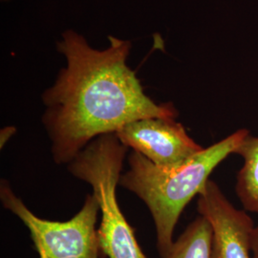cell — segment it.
Returning a JSON list of instances; mask_svg holds the SVG:
<instances>
[{"mask_svg":"<svg viewBox=\"0 0 258 258\" xmlns=\"http://www.w3.org/2000/svg\"><path fill=\"white\" fill-rule=\"evenodd\" d=\"M60 37L55 47L66 66L41 95V120L55 164L68 165L94 139L134 120L177 118L171 102L158 104L148 97L127 64L131 41L109 36L108 47L98 50L74 30Z\"/></svg>","mask_w":258,"mask_h":258,"instance_id":"obj_1","label":"cell"},{"mask_svg":"<svg viewBox=\"0 0 258 258\" xmlns=\"http://www.w3.org/2000/svg\"><path fill=\"white\" fill-rule=\"evenodd\" d=\"M249 134V130L239 129L173 169L158 167L136 151L129 154V169L120 175L119 184L147 205L155 225L161 257L174 243L176 225L185 207L202 191L213 170L235 153Z\"/></svg>","mask_w":258,"mask_h":258,"instance_id":"obj_2","label":"cell"},{"mask_svg":"<svg viewBox=\"0 0 258 258\" xmlns=\"http://www.w3.org/2000/svg\"><path fill=\"white\" fill-rule=\"evenodd\" d=\"M125 147L116 133L99 136L91 141L67 165L72 175L92 187L102 212L98 237L102 257L147 258L136 239L117 200Z\"/></svg>","mask_w":258,"mask_h":258,"instance_id":"obj_3","label":"cell"},{"mask_svg":"<svg viewBox=\"0 0 258 258\" xmlns=\"http://www.w3.org/2000/svg\"><path fill=\"white\" fill-rule=\"evenodd\" d=\"M0 200L27 227L39 258L102 257L96 230L100 207L93 194L86 196L80 212L64 222L39 218L5 180H1Z\"/></svg>","mask_w":258,"mask_h":258,"instance_id":"obj_4","label":"cell"},{"mask_svg":"<svg viewBox=\"0 0 258 258\" xmlns=\"http://www.w3.org/2000/svg\"><path fill=\"white\" fill-rule=\"evenodd\" d=\"M116 134L125 147L164 169L184 166L204 149L175 119L134 120L122 126Z\"/></svg>","mask_w":258,"mask_h":258,"instance_id":"obj_5","label":"cell"},{"mask_svg":"<svg viewBox=\"0 0 258 258\" xmlns=\"http://www.w3.org/2000/svg\"><path fill=\"white\" fill-rule=\"evenodd\" d=\"M197 211L212 225V258H251L253 221L230 202L214 181L209 180L198 195Z\"/></svg>","mask_w":258,"mask_h":258,"instance_id":"obj_6","label":"cell"},{"mask_svg":"<svg viewBox=\"0 0 258 258\" xmlns=\"http://www.w3.org/2000/svg\"><path fill=\"white\" fill-rule=\"evenodd\" d=\"M234 154L243 159L235 184L240 203L245 211L258 213V137L249 133Z\"/></svg>","mask_w":258,"mask_h":258,"instance_id":"obj_7","label":"cell"},{"mask_svg":"<svg viewBox=\"0 0 258 258\" xmlns=\"http://www.w3.org/2000/svg\"><path fill=\"white\" fill-rule=\"evenodd\" d=\"M213 230L202 215L196 217L161 258H212Z\"/></svg>","mask_w":258,"mask_h":258,"instance_id":"obj_8","label":"cell"},{"mask_svg":"<svg viewBox=\"0 0 258 258\" xmlns=\"http://www.w3.org/2000/svg\"><path fill=\"white\" fill-rule=\"evenodd\" d=\"M250 252L251 258H258V223L254 225L250 237Z\"/></svg>","mask_w":258,"mask_h":258,"instance_id":"obj_9","label":"cell"},{"mask_svg":"<svg viewBox=\"0 0 258 258\" xmlns=\"http://www.w3.org/2000/svg\"><path fill=\"white\" fill-rule=\"evenodd\" d=\"M16 133V128L14 126H8L1 130V148L3 147V145H5L7 143V141L9 140L14 134Z\"/></svg>","mask_w":258,"mask_h":258,"instance_id":"obj_10","label":"cell"},{"mask_svg":"<svg viewBox=\"0 0 258 258\" xmlns=\"http://www.w3.org/2000/svg\"><path fill=\"white\" fill-rule=\"evenodd\" d=\"M2 2H9V1H12V0H1Z\"/></svg>","mask_w":258,"mask_h":258,"instance_id":"obj_11","label":"cell"}]
</instances>
